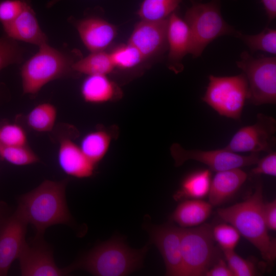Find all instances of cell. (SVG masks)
<instances>
[{"mask_svg":"<svg viewBox=\"0 0 276 276\" xmlns=\"http://www.w3.org/2000/svg\"><path fill=\"white\" fill-rule=\"evenodd\" d=\"M111 143V136L106 131L97 130L84 135L79 145L85 155L97 165L107 154Z\"/></svg>","mask_w":276,"mask_h":276,"instance_id":"603a6c76","label":"cell"},{"mask_svg":"<svg viewBox=\"0 0 276 276\" xmlns=\"http://www.w3.org/2000/svg\"><path fill=\"white\" fill-rule=\"evenodd\" d=\"M236 64L247 79L250 103L256 106L275 104L276 57L257 58L243 51Z\"/></svg>","mask_w":276,"mask_h":276,"instance_id":"ba28073f","label":"cell"},{"mask_svg":"<svg viewBox=\"0 0 276 276\" xmlns=\"http://www.w3.org/2000/svg\"><path fill=\"white\" fill-rule=\"evenodd\" d=\"M269 22L276 17V0H261Z\"/></svg>","mask_w":276,"mask_h":276,"instance_id":"74e56055","label":"cell"},{"mask_svg":"<svg viewBox=\"0 0 276 276\" xmlns=\"http://www.w3.org/2000/svg\"><path fill=\"white\" fill-rule=\"evenodd\" d=\"M3 27L6 36L13 40L39 47L47 43L48 37L41 29L35 11L27 0L19 15Z\"/></svg>","mask_w":276,"mask_h":276,"instance_id":"2e32d148","label":"cell"},{"mask_svg":"<svg viewBox=\"0 0 276 276\" xmlns=\"http://www.w3.org/2000/svg\"><path fill=\"white\" fill-rule=\"evenodd\" d=\"M62 0H51L50 2H49L47 5V7L48 8H50L54 6L55 4L57 3L58 2L61 1Z\"/></svg>","mask_w":276,"mask_h":276,"instance_id":"f35d334b","label":"cell"},{"mask_svg":"<svg viewBox=\"0 0 276 276\" xmlns=\"http://www.w3.org/2000/svg\"><path fill=\"white\" fill-rule=\"evenodd\" d=\"M149 244L157 248L166 266V275L183 276L181 251V228L169 223L162 225L146 224Z\"/></svg>","mask_w":276,"mask_h":276,"instance_id":"8fae6325","label":"cell"},{"mask_svg":"<svg viewBox=\"0 0 276 276\" xmlns=\"http://www.w3.org/2000/svg\"><path fill=\"white\" fill-rule=\"evenodd\" d=\"M0 160H1V157H0Z\"/></svg>","mask_w":276,"mask_h":276,"instance_id":"60d3db41","label":"cell"},{"mask_svg":"<svg viewBox=\"0 0 276 276\" xmlns=\"http://www.w3.org/2000/svg\"><path fill=\"white\" fill-rule=\"evenodd\" d=\"M263 215L268 229L276 230V200L264 204Z\"/></svg>","mask_w":276,"mask_h":276,"instance_id":"d590c367","label":"cell"},{"mask_svg":"<svg viewBox=\"0 0 276 276\" xmlns=\"http://www.w3.org/2000/svg\"><path fill=\"white\" fill-rule=\"evenodd\" d=\"M149 243L140 249L129 247L121 236H114L95 246L70 266L96 276H124L143 266Z\"/></svg>","mask_w":276,"mask_h":276,"instance_id":"3957f363","label":"cell"},{"mask_svg":"<svg viewBox=\"0 0 276 276\" xmlns=\"http://www.w3.org/2000/svg\"><path fill=\"white\" fill-rule=\"evenodd\" d=\"M247 178V174L241 168L217 172L211 182L209 203L217 206L225 202L238 192Z\"/></svg>","mask_w":276,"mask_h":276,"instance_id":"d6986e66","label":"cell"},{"mask_svg":"<svg viewBox=\"0 0 276 276\" xmlns=\"http://www.w3.org/2000/svg\"><path fill=\"white\" fill-rule=\"evenodd\" d=\"M171 151L177 166L191 159L205 164L211 171L216 172L256 165L260 158V153L243 155L224 148L211 150H186L175 144Z\"/></svg>","mask_w":276,"mask_h":276,"instance_id":"30bf717a","label":"cell"},{"mask_svg":"<svg viewBox=\"0 0 276 276\" xmlns=\"http://www.w3.org/2000/svg\"><path fill=\"white\" fill-rule=\"evenodd\" d=\"M257 166L251 171V175L261 174L276 176V152L272 151L268 154L258 160Z\"/></svg>","mask_w":276,"mask_h":276,"instance_id":"e575fe53","label":"cell"},{"mask_svg":"<svg viewBox=\"0 0 276 276\" xmlns=\"http://www.w3.org/2000/svg\"><path fill=\"white\" fill-rule=\"evenodd\" d=\"M275 119L259 113L256 122L239 129L224 148L235 153H269L275 144Z\"/></svg>","mask_w":276,"mask_h":276,"instance_id":"9c48e42d","label":"cell"},{"mask_svg":"<svg viewBox=\"0 0 276 276\" xmlns=\"http://www.w3.org/2000/svg\"><path fill=\"white\" fill-rule=\"evenodd\" d=\"M109 54L114 67L123 70L135 67L145 60L139 50L129 43L116 48Z\"/></svg>","mask_w":276,"mask_h":276,"instance_id":"f1b7e54d","label":"cell"},{"mask_svg":"<svg viewBox=\"0 0 276 276\" xmlns=\"http://www.w3.org/2000/svg\"><path fill=\"white\" fill-rule=\"evenodd\" d=\"M167 41L170 67L179 72L183 68L181 60L190 53L191 37L188 25L175 12L168 18Z\"/></svg>","mask_w":276,"mask_h":276,"instance_id":"ac0fdd59","label":"cell"},{"mask_svg":"<svg viewBox=\"0 0 276 276\" xmlns=\"http://www.w3.org/2000/svg\"><path fill=\"white\" fill-rule=\"evenodd\" d=\"M211 171L210 169L199 170L185 177L173 195L174 199H201L208 195L211 182Z\"/></svg>","mask_w":276,"mask_h":276,"instance_id":"7402d4cb","label":"cell"},{"mask_svg":"<svg viewBox=\"0 0 276 276\" xmlns=\"http://www.w3.org/2000/svg\"><path fill=\"white\" fill-rule=\"evenodd\" d=\"M184 20L190 34L189 53L194 58L200 56L206 46L216 38L224 35L236 37L238 33L222 17L220 0L192 3L186 12Z\"/></svg>","mask_w":276,"mask_h":276,"instance_id":"277c9868","label":"cell"},{"mask_svg":"<svg viewBox=\"0 0 276 276\" xmlns=\"http://www.w3.org/2000/svg\"><path fill=\"white\" fill-rule=\"evenodd\" d=\"M57 116L56 107L50 103H42L33 107L27 114L28 126L37 132L51 131L54 128Z\"/></svg>","mask_w":276,"mask_h":276,"instance_id":"d4e9b609","label":"cell"},{"mask_svg":"<svg viewBox=\"0 0 276 276\" xmlns=\"http://www.w3.org/2000/svg\"><path fill=\"white\" fill-rule=\"evenodd\" d=\"M28 59L20 70L24 94L35 95L49 82L68 76L74 62L66 54L48 43Z\"/></svg>","mask_w":276,"mask_h":276,"instance_id":"5b68a950","label":"cell"},{"mask_svg":"<svg viewBox=\"0 0 276 276\" xmlns=\"http://www.w3.org/2000/svg\"><path fill=\"white\" fill-rule=\"evenodd\" d=\"M227 265L234 276H253L257 275L255 264L250 261L239 256L233 250L223 251Z\"/></svg>","mask_w":276,"mask_h":276,"instance_id":"d6a6232c","label":"cell"},{"mask_svg":"<svg viewBox=\"0 0 276 276\" xmlns=\"http://www.w3.org/2000/svg\"><path fill=\"white\" fill-rule=\"evenodd\" d=\"M168 18L142 20L134 27L128 43L136 48L145 60L162 54L168 48Z\"/></svg>","mask_w":276,"mask_h":276,"instance_id":"5bb4252c","label":"cell"},{"mask_svg":"<svg viewBox=\"0 0 276 276\" xmlns=\"http://www.w3.org/2000/svg\"><path fill=\"white\" fill-rule=\"evenodd\" d=\"M206 91L201 98L221 116L234 120L241 118L246 100L248 99V85L242 73L233 76H209Z\"/></svg>","mask_w":276,"mask_h":276,"instance_id":"52a82bcc","label":"cell"},{"mask_svg":"<svg viewBox=\"0 0 276 276\" xmlns=\"http://www.w3.org/2000/svg\"><path fill=\"white\" fill-rule=\"evenodd\" d=\"M183 0H143L137 11L142 20L157 21L167 19ZM192 3L201 0H189Z\"/></svg>","mask_w":276,"mask_h":276,"instance_id":"484cf974","label":"cell"},{"mask_svg":"<svg viewBox=\"0 0 276 276\" xmlns=\"http://www.w3.org/2000/svg\"><path fill=\"white\" fill-rule=\"evenodd\" d=\"M26 0H3L0 2V22L2 25L13 21L22 11Z\"/></svg>","mask_w":276,"mask_h":276,"instance_id":"836d02e7","label":"cell"},{"mask_svg":"<svg viewBox=\"0 0 276 276\" xmlns=\"http://www.w3.org/2000/svg\"><path fill=\"white\" fill-rule=\"evenodd\" d=\"M22 53L16 40L6 35L0 38V71L10 64L21 62Z\"/></svg>","mask_w":276,"mask_h":276,"instance_id":"4dcf8cb0","label":"cell"},{"mask_svg":"<svg viewBox=\"0 0 276 276\" xmlns=\"http://www.w3.org/2000/svg\"><path fill=\"white\" fill-rule=\"evenodd\" d=\"M18 260L22 276L66 275L73 271L70 266L63 268L58 267L52 249L42 237L35 236L31 242H27Z\"/></svg>","mask_w":276,"mask_h":276,"instance_id":"7c38bea8","label":"cell"},{"mask_svg":"<svg viewBox=\"0 0 276 276\" xmlns=\"http://www.w3.org/2000/svg\"><path fill=\"white\" fill-rule=\"evenodd\" d=\"M0 157L19 166L29 165L39 161V157L28 145L8 146L0 144Z\"/></svg>","mask_w":276,"mask_h":276,"instance_id":"83f0119b","label":"cell"},{"mask_svg":"<svg viewBox=\"0 0 276 276\" xmlns=\"http://www.w3.org/2000/svg\"><path fill=\"white\" fill-rule=\"evenodd\" d=\"M117 87L107 75H90L83 81L80 93L83 100L91 104H102L112 100Z\"/></svg>","mask_w":276,"mask_h":276,"instance_id":"44dd1931","label":"cell"},{"mask_svg":"<svg viewBox=\"0 0 276 276\" xmlns=\"http://www.w3.org/2000/svg\"><path fill=\"white\" fill-rule=\"evenodd\" d=\"M57 160L64 173L77 178L93 176L96 166L85 155L79 145L65 136L59 140Z\"/></svg>","mask_w":276,"mask_h":276,"instance_id":"9a60e30c","label":"cell"},{"mask_svg":"<svg viewBox=\"0 0 276 276\" xmlns=\"http://www.w3.org/2000/svg\"><path fill=\"white\" fill-rule=\"evenodd\" d=\"M205 276H234L224 260L219 259L204 274Z\"/></svg>","mask_w":276,"mask_h":276,"instance_id":"8d00e7d4","label":"cell"},{"mask_svg":"<svg viewBox=\"0 0 276 276\" xmlns=\"http://www.w3.org/2000/svg\"><path fill=\"white\" fill-rule=\"evenodd\" d=\"M67 183V179L45 180L18 198L15 212L26 223L34 226L36 237H42L51 226L73 224L65 198Z\"/></svg>","mask_w":276,"mask_h":276,"instance_id":"6da1fadb","label":"cell"},{"mask_svg":"<svg viewBox=\"0 0 276 276\" xmlns=\"http://www.w3.org/2000/svg\"><path fill=\"white\" fill-rule=\"evenodd\" d=\"M263 186L258 180L254 193L244 201L233 205L219 208V217L234 226L260 251L269 264L276 258V241L268 234L264 215Z\"/></svg>","mask_w":276,"mask_h":276,"instance_id":"7a4b0ae2","label":"cell"},{"mask_svg":"<svg viewBox=\"0 0 276 276\" xmlns=\"http://www.w3.org/2000/svg\"><path fill=\"white\" fill-rule=\"evenodd\" d=\"M74 72L90 75H107L114 68L110 54L104 51L91 52L87 56L74 62Z\"/></svg>","mask_w":276,"mask_h":276,"instance_id":"cb8c5ba5","label":"cell"},{"mask_svg":"<svg viewBox=\"0 0 276 276\" xmlns=\"http://www.w3.org/2000/svg\"><path fill=\"white\" fill-rule=\"evenodd\" d=\"M4 214V213H2V209H1V208H0V216H1L2 214Z\"/></svg>","mask_w":276,"mask_h":276,"instance_id":"ab89813d","label":"cell"},{"mask_svg":"<svg viewBox=\"0 0 276 276\" xmlns=\"http://www.w3.org/2000/svg\"><path fill=\"white\" fill-rule=\"evenodd\" d=\"M212 205L201 199L181 201L170 217L180 227H194L202 224L211 214Z\"/></svg>","mask_w":276,"mask_h":276,"instance_id":"ffe728a7","label":"cell"},{"mask_svg":"<svg viewBox=\"0 0 276 276\" xmlns=\"http://www.w3.org/2000/svg\"><path fill=\"white\" fill-rule=\"evenodd\" d=\"M213 235L222 251L233 250L238 244L240 234L231 224L221 223L213 227Z\"/></svg>","mask_w":276,"mask_h":276,"instance_id":"f546056e","label":"cell"},{"mask_svg":"<svg viewBox=\"0 0 276 276\" xmlns=\"http://www.w3.org/2000/svg\"><path fill=\"white\" fill-rule=\"evenodd\" d=\"M75 26L83 44L91 52L104 51L117 34L115 26L99 17H90L76 21Z\"/></svg>","mask_w":276,"mask_h":276,"instance_id":"e0dca14e","label":"cell"},{"mask_svg":"<svg viewBox=\"0 0 276 276\" xmlns=\"http://www.w3.org/2000/svg\"><path fill=\"white\" fill-rule=\"evenodd\" d=\"M181 228V251L183 276L204 275L219 259L213 226L203 224Z\"/></svg>","mask_w":276,"mask_h":276,"instance_id":"8992f818","label":"cell"},{"mask_svg":"<svg viewBox=\"0 0 276 276\" xmlns=\"http://www.w3.org/2000/svg\"><path fill=\"white\" fill-rule=\"evenodd\" d=\"M0 144L8 146L28 145L26 131L16 123H6L0 128Z\"/></svg>","mask_w":276,"mask_h":276,"instance_id":"1f68e13d","label":"cell"},{"mask_svg":"<svg viewBox=\"0 0 276 276\" xmlns=\"http://www.w3.org/2000/svg\"><path fill=\"white\" fill-rule=\"evenodd\" d=\"M236 38L241 39L251 52L262 51L276 54V30L268 27L255 35L244 34L238 31Z\"/></svg>","mask_w":276,"mask_h":276,"instance_id":"4316f807","label":"cell"},{"mask_svg":"<svg viewBox=\"0 0 276 276\" xmlns=\"http://www.w3.org/2000/svg\"><path fill=\"white\" fill-rule=\"evenodd\" d=\"M27 225L15 212L0 216V276L8 274L25 247Z\"/></svg>","mask_w":276,"mask_h":276,"instance_id":"4fadbf2b","label":"cell"}]
</instances>
